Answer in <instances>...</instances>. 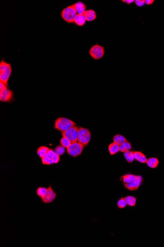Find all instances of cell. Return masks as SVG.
Listing matches in <instances>:
<instances>
[{
    "instance_id": "17",
    "label": "cell",
    "mask_w": 164,
    "mask_h": 247,
    "mask_svg": "<svg viewBox=\"0 0 164 247\" xmlns=\"http://www.w3.org/2000/svg\"><path fill=\"white\" fill-rule=\"evenodd\" d=\"M108 150L111 155H115L120 151V145L114 142L109 145Z\"/></svg>"
},
{
    "instance_id": "7",
    "label": "cell",
    "mask_w": 164,
    "mask_h": 247,
    "mask_svg": "<svg viewBox=\"0 0 164 247\" xmlns=\"http://www.w3.org/2000/svg\"><path fill=\"white\" fill-rule=\"evenodd\" d=\"M14 100V93L7 88L0 90V101L2 102L10 103Z\"/></svg>"
},
{
    "instance_id": "8",
    "label": "cell",
    "mask_w": 164,
    "mask_h": 247,
    "mask_svg": "<svg viewBox=\"0 0 164 247\" xmlns=\"http://www.w3.org/2000/svg\"><path fill=\"white\" fill-rule=\"evenodd\" d=\"M78 128L76 126L72 127L66 131L61 132L62 137L66 138L71 142V143L77 142L78 131Z\"/></svg>"
},
{
    "instance_id": "5",
    "label": "cell",
    "mask_w": 164,
    "mask_h": 247,
    "mask_svg": "<svg viewBox=\"0 0 164 247\" xmlns=\"http://www.w3.org/2000/svg\"><path fill=\"white\" fill-rule=\"evenodd\" d=\"M89 54L94 60H99L104 55V47L99 44H95L90 47L89 50Z\"/></svg>"
},
{
    "instance_id": "11",
    "label": "cell",
    "mask_w": 164,
    "mask_h": 247,
    "mask_svg": "<svg viewBox=\"0 0 164 247\" xmlns=\"http://www.w3.org/2000/svg\"><path fill=\"white\" fill-rule=\"evenodd\" d=\"M77 14H84L87 11V7L84 2L78 1L73 5Z\"/></svg>"
},
{
    "instance_id": "4",
    "label": "cell",
    "mask_w": 164,
    "mask_h": 247,
    "mask_svg": "<svg viewBox=\"0 0 164 247\" xmlns=\"http://www.w3.org/2000/svg\"><path fill=\"white\" fill-rule=\"evenodd\" d=\"M91 139V133L89 129L79 127L78 131L77 142L84 146L89 144Z\"/></svg>"
},
{
    "instance_id": "3",
    "label": "cell",
    "mask_w": 164,
    "mask_h": 247,
    "mask_svg": "<svg viewBox=\"0 0 164 247\" xmlns=\"http://www.w3.org/2000/svg\"><path fill=\"white\" fill-rule=\"evenodd\" d=\"M77 14V13L73 5H69L63 8L61 13V17L67 23L71 24L74 23Z\"/></svg>"
},
{
    "instance_id": "2",
    "label": "cell",
    "mask_w": 164,
    "mask_h": 247,
    "mask_svg": "<svg viewBox=\"0 0 164 247\" xmlns=\"http://www.w3.org/2000/svg\"><path fill=\"white\" fill-rule=\"evenodd\" d=\"M76 126L75 122L66 117H59L54 122V128L61 132L66 131Z\"/></svg>"
},
{
    "instance_id": "16",
    "label": "cell",
    "mask_w": 164,
    "mask_h": 247,
    "mask_svg": "<svg viewBox=\"0 0 164 247\" xmlns=\"http://www.w3.org/2000/svg\"><path fill=\"white\" fill-rule=\"evenodd\" d=\"M133 153L135 156V159L136 160L143 164L146 163L148 159L143 153H142L141 151H134V150L133 151Z\"/></svg>"
},
{
    "instance_id": "23",
    "label": "cell",
    "mask_w": 164,
    "mask_h": 247,
    "mask_svg": "<svg viewBox=\"0 0 164 247\" xmlns=\"http://www.w3.org/2000/svg\"><path fill=\"white\" fill-rule=\"evenodd\" d=\"M47 188L44 187H39L36 190V193L39 197L42 198L46 194L47 192Z\"/></svg>"
},
{
    "instance_id": "15",
    "label": "cell",
    "mask_w": 164,
    "mask_h": 247,
    "mask_svg": "<svg viewBox=\"0 0 164 247\" xmlns=\"http://www.w3.org/2000/svg\"><path fill=\"white\" fill-rule=\"evenodd\" d=\"M146 164L151 169L157 168L159 164V161L157 157H152L147 159Z\"/></svg>"
},
{
    "instance_id": "9",
    "label": "cell",
    "mask_w": 164,
    "mask_h": 247,
    "mask_svg": "<svg viewBox=\"0 0 164 247\" xmlns=\"http://www.w3.org/2000/svg\"><path fill=\"white\" fill-rule=\"evenodd\" d=\"M143 178L141 175H137V178L133 182L129 183H123V186L130 191L137 190L143 183Z\"/></svg>"
},
{
    "instance_id": "13",
    "label": "cell",
    "mask_w": 164,
    "mask_h": 247,
    "mask_svg": "<svg viewBox=\"0 0 164 247\" xmlns=\"http://www.w3.org/2000/svg\"><path fill=\"white\" fill-rule=\"evenodd\" d=\"M86 18L84 14H77L75 17L74 23L75 24L78 26H83L86 24Z\"/></svg>"
},
{
    "instance_id": "27",
    "label": "cell",
    "mask_w": 164,
    "mask_h": 247,
    "mask_svg": "<svg viewBox=\"0 0 164 247\" xmlns=\"http://www.w3.org/2000/svg\"><path fill=\"white\" fill-rule=\"evenodd\" d=\"M126 205L127 204L124 200V198H121L117 201V206L118 208L120 209H123V208H125Z\"/></svg>"
},
{
    "instance_id": "21",
    "label": "cell",
    "mask_w": 164,
    "mask_h": 247,
    "mask_svg": "<svg viewBox=\"0 0 164 247\" xmlns=\"http://www.w3.org/2000/svg\"><path fill=\"white\" fill-rule=\"evenodd\" d=\"M113 141H114V143L120 145L126 141V139L122 135L118 134V135H115L113 137Z\"/></svg>"
},
{
    "instance_id": "12",
    "label": "cell",
    "mask_w": 164,
    "mask_h": 247,
    "mask_svg": "<svg viewBox=\"0 0 164 247\" xmlns=\"http://www.w3.org/2000/svg\"><path fill=\"white\" fill-rule=\"evenodd\" d=\"M137 176L131 174H127L120 177V181L123 183H129L132 182L137 178Z\"/></svg>"
},
{
    "instance_id": "20",
    "label": "cell",
    "mask_w": 164,
    "mask_h": 247,
    "mask_svg": "<svg viewBox=\"0 0 164 247\" xmlns=\"http://www.w3.org/2000/svg\"><path fill=\"white\" fill-rule=\"evenodd\" d=\"M131 148V144L128 141H126L120 145V151L121 153H125L126 151L130 150Z\"/></svg>"
},
{
    "instance_id": "6",
    "label": "cell",
    "mask_w": 164,
    "mask_h": 247,
    "mask_svg": "<svg viewBox=\"0 0 164 247\" xmlns=\"http://www.w3.org/2000/svg\"><path fill=\"white\" fill-rule=\"evenodd\" d=\"M84 145L78 142L72 143L71 145L66 149L67 153L72 157H76L81 155L84 149Z\"/></svg>"
},
{
    "instance_id": "32",
    "label": "cell",
    "mask_w": 164,
    "mask_h": 247,
    "mask_svg": "<svg viewBox=\"0 0 164 247\" xmlns=\"http://www.w3.org/2000/svg\"><path fill=\"white\" fill-rule=\"evenodd\" d=\"M154 2V0H145V4L148 5V6L153 4Z\"/></svg>"
},
{
    "instance_id": "18",
    "label": "cell",
    "mask_w": 164,
    "mask_h": 247,
    "mask_svg": "<svg viewBox=\"0 0 164 247\" xmlns=\"http://www.w3.org/2000/svg\"><path fill=\"white\" fill-rule=\"evenodd\" d=\"M49 149V148L48 147L44 146V145H42L38 148L37 151H36V154H38V156L41 159L46 155Z\"/></svg>"
},
{
    "instance_id": "19",
    "label": "cell",
    "mask_w": 164,
    "mask_h": 247,
    "mask_svg": "<svg viewBox=\"0 0 164 247\" xmlns=\"http://www.w3.org/2000/svg\"><path fill=\"white\" fill-rule=\"evenodd\" d=\"M124 156L126 161L129 163H131L134 161L135 156L133 151L129 150L124 153Z\"/></svg>"
},
{
    "instance_id": "22",
    "label": "cell",
    "mask_w": 164,
    "mask_h": 247,
    "mask_svg": "<svg viewBox=\"0 0 164 247\" xmlns=\"http://www.w3.org/2000/svg\"><path fill=\"white\" fill-rule=\"evenodd\" d=\"M124 198L127 205L131 206V207H134L135 206L136 204V199L135 197L132 196H128L124 197Z\"/></svg>"
},
{
    "instance_id": "29",
    "label": "cell",
    "mask_w": 164,
    "mask_h": 247,
    "mask_svg": "<svg viewBox=\"0 0 164 247\" xmlns=\"http://www.w3.org/2000/svg\"><path fill=\"white\" fill-rule=\"evenodd\" d=\"M55 154L56 153L55 151H54V150H53V149H50L49 150H48V153H47L45 156L52 159L53 156L55 155Z\"/></svg>"
},
{
    "instance_id": "1",
    "label": "cell",
    "mask_w": 164,
    "mask_h": 247,
    "mask_svg": "<svg viewBox=\"0 0 164 247\" xmlns=\"http://www.w3.org/2000/svg\"><path fill=\"white\" fill-rule=\"evenodd\" d=\"M11 73V64L6 62L4 58H2L0 61V83H4L8 88V81Z\"/></svg>"
},
{
    "instance_id": "25",
    "label": "cell",
    "mask_w": 164,
    "mask_h": 247,
    "mask_svg": "<svg viewBox=\"0 0 164 247\" xmlns=\"http://www.w3.org/2000/svg\"><path fill=\"white\" fill-rule=\"evenodd\" d=\"M54 151L55 152L56 154H57L60 156H62L65 154V151H66V148L62 147L61 145H57L54 149Z\"/></svg>"
},
{
    "instance_id": "28",
    "label": "cell",
    "mask_w": 164,
    "mask_h": 247,
    "mask_svg": "<svg viewBox=\"0 0 164 247\" xmlns=\"http://www.w3.org/2000/svg\"><path fill=\"white\" fill-rule=\"evenodd\" d=\"M135 3L138 7H142L145 4V0H136Z\"/></svg>"
},
{
    "instance_id": "24",
    "label": "cell",
    "mask_w": 164,
    "mask_h": 247,
    "mask_svg": "<svg viewBox=\"0 0 164 247\" xmlns=\"http://www.w3.org/2000/svg\"><path fill=\"white\" fill-rule=\"evenodd\" d=\"M71 144V142L69 140L64 137H62L60 140V144L66 149L68 148Z\"/></svg>"
},
{
    "instance_id": "14",
    "label": "cell",
    "mask_w": 164,
    "mask_h": 247,
    "mask_svg": "<svg viewBox=\"0 0 164 247\" xmlns=\"http://www.w3.org/2000/svg\"><path fill=\"white\" fill-rule=\"evenodd\" d=\"M84 16L87 21L92 22L95 20L96 18V14L93 10H88L84 12Z\"/></svg>"
},
{
    "instance_id": "10",
    "label": "cell",
    "mask_w": 164,
    "mask_h": 247,
    "mask_svg": "<svg viewBox=\"0 0 164 247\" xmlns=\"http://www.w3.org/2000/svg\"><path fill=\"white\" fill-rule=\"evenodd\" d=\"M56 196L57 194L52 188V185L50 184V186L47 188L46 194L43 197L41 198V201L45 204L50 203L55 199Z\"/></svg>"
},
{
    "instance_id": "31",
    "label": "cell",
    "mask_w": 164,
    "mask_h": 247,
    "mask_svg": "<svg viewBox=\"0 0 164 247\" xmlns=\"http://www.w3.org/2000/svg\"><path fill=\"white\" fill-rule=\"evenodd\" d=\"M121 2L129 5L132 4L133 2H135V1H134V0H122Z\"/></svg>"
},
{
    "instance_id": "30",
    "label": "cell",
    "mask_w": 164,
    "mask_h": 247,
    "mask_svg": "<svg viewBox=\"0 0 164 247\" xmlns=\"http://www.w3.org/2000/svg\"><path fill=\"white\" fill-rule=\"evenodd\" d=\"M52 160H53V163H55V164H57L60 161V155L56 154L55 155L53 156V158H52Z\"/></svg>"
},
{
    "instance_id": "26",
    "label": "cell",
    "mask_w": 164,
    "mask_h": 247,
    "mask_svg": "<svg viewBox=\"0 0 164 247\" xmlns=\"http://www.w3.org/2000/svg\"><path fill=\"white\" fill-rule=\"evenodd\" d=\"M41 161L43 164L47 165H49L52 164L54 163L52 159L46 156H44L41 158Z\"/></svg>"
}]
</instances>
